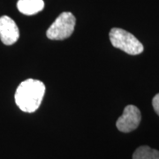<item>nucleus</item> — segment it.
<instances>
[{"mask_svg":"<svg viewBox=\"0 0 159 159\" xmlns=\"http://www.w3.org/2000/svg\"><path fill=\"white\" fill-rule=\"evenodd\" d=\"M45 93V86L38 80L22 81L15 92V102L24 112L32 113L39 108Z\"/></svg>","mask_w":159,"mask_h":159,"instance_id":"nucleus-1","label":"nucleus"},{"mask_svg":"<svg viewBox=\"0 0 159 159\" xmlns=\"http://www.w3.org/2000/svg\"><path fill=\"white\" fill-rule=\"evenodd\" d=\"M109 36L112 46L129 55H138L143 51L142 43L134 34L124 29L114 28L111 30Z\"/></svg>","mask_w":159,"mask_h":159,"instance_id":"nucleus-2","label":"nucleus"},{"mask_svg":"<svg viewBox=\"0 0 159 159\" xmlns=\"http://www.w3.org/2000/svg\"><path fill=\"white\" fill-rule=\"evenodd\" d=\"M76 19L70 11H64L55 20L47 30V37L51 40H64L74 33Z\"/></svg>","mask_w":159,"mask_h":159,"instance_id":"nucleus-3","label":"nucleus"},{"mask_svg":"<svg viewBox=\"0 0 159 159\" xmlns=\"http://www.w3.org/2000/svg\"><path fill=\"white\" fill-rule=\"evenodd\" d=\"M141 120L142 114L140 110L136 106L130 104L124 109L123 114L116 122V125L120 132L130 133L136 129L141 123Z\"/></svg>","mask_w":159,"mask_h":159,"instance_id":"nucleus-4","label":"nucleus"},{"mask_svg":"<svg viewBox=\"0 0 159 159\" xmlns=\"http://www.w3.org/2000/svg\"><path fill=\"white\" fill-rule=\"evenodd\" d=\"M20 37V30L15 21L9 16L0 17V39L6 45L15 43Z\"/></svg>","mask_w":159,"mask_h":159,"instance_id":"nucleus-5","label":"nucleus"},{"mask_svg":"<svg viewBox=\"0 0 159 159\" xmlns=\"http://www.w3.org/2000/svg\"><path fill=\"white\" fill-rule=\"evenodd\" d=\"M44 7L43 0H19L17 8L25 15H34Z\"/></svg>","mask_w":159,"mask_h":159,"instance_id":"nucleus-6","label":"nucleus"},{"mask_svg":"<svg viewBox=\"0 0 159 159\" xmlns=\"http://www.w3.org/2000/svg\"><path fill=\"white\" fill-rule=\"evenodd\" d=\"M133 159H159V151L148 146H141L134 152Z\"/></svg>","mask_w":159,"mask_h":159,"instance_id":"nucleus-7","label":"nucleus"},{"mask_svg":"<svg viewBox=\"0 0 159 159\" xmlns=\"http://www.w3.org/2000/svg\"><path fill=\"white\" fill-rule=\"evenodd\" d=\"M152 105H153V108L154 110H155V111H156L157 114L159 116V93L158 94H157V95L153 97Z\"/></svg>","mask_w":159,"mask_h":159,"instance_id":"nucleus-8","label":"nucleus"}]
</instances>
